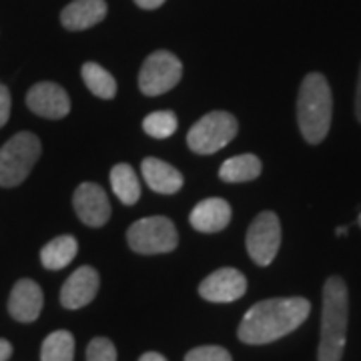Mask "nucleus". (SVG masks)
I'll list each match as a JSON object with an SVG mask.
<instances>
[{
    "label": "nucleus",
    "instance_id": "nucleus-1",
    "mask_svg": "<svg viewBox=\"0 0 361 361\" xmlns=\"http://www.w3.org/2000/svg\"><path fill=\"white\" fill-rule=\"evenodd\" d=\"M311 303L305 297H273L247 311L237 336L249 345H265L295 331L310 317Z\"/></svg>",
    "mask_w": 361,
    "mask_h": 361
},
{
    "label": "nucleus",
    "instance_id": "nucleus-2",
    "mask_svg": "<svg viewBox=\"0 0 361 361\" xmlns=\"http://www.w3.org/2000/svg\"><path fill=\"white\" fill-rule=\"evenodd\" d=\"M349 293L341 277H329L323 285L322 339L317 361H341L348 341Z\"/></svg>",
    "mask_w": 361,
    "mask_h": 361
},
{
    "label": "nucleus",
    "instance_id": "nucleus-3",
    "mask_svg": "<svg viewBox=\"0 0 361 361\" xmlns=\"http://www.w3.org/2000/svg\"><path fill=\"white\" fill-rule=\"evenodd\" d=\"M334 116V97L327 78L322 73H310L297 94V123L303 139L319 145L327 137Z\"/></svg>",
    "mask_w": 361,
    "mask_h": 361
},
{
    "label": "nucleus",
    "instance_id": "nucleus-4",
    "mask_svg": "<svg viewBox=\"0 0 361 361\" xmlns=\"http://www.w3.org/2000/svg\"><path fill=\"white\" fill-rule=\"evenodd\" d=\"M42 153L35 133H16L0 149V187H16L30 175Z\"/></svg>",
    "mask_w": 361,
    "mask_h": 361
},
{
    "label": "nucleus",
    "instance_id": "nucleus-5",
    "mask_svg": "<svg viewBox=\"0 0 361 361\" xmlns=\"http://www.w3.org/2000/svg\"><path fill=\"white\" fill-rule=\"evenodd\" d=\"M237 129V118L231 113L213 111L191 127L187 135V145L193 153L213 155L235 139Z\"/></svg>",
    "mask_w": 361,
    "mask_h": 361
},
{
    "label": "nucleus",
    "instance_id": "nucleus-6",
    "mask_svg": "<svg viewBox=\"0 0 361 361\" xmlns=\"http://www.w3.org/2000/svg\"><path fill=\"white\" fill-rule=\"evenodd\" d=\"M129 247L139 255H159L171 253L179 243V235L167 217H145L133 223L127 231Z\"/></svg>",
    "mask_w": 361,
    "mask_h": 361
},
{
    "label": "nucleus",
    "instance_id": "nucleus-7",
    "mask_svg": "<svg viewBox=\"0 0 361 361\" xmlns=\"http://www.w3.org/2000/svg\"><path fill=\"white\" fill-rule=\"evenodd\" d=\"M183 77L180 61L169 51H157L147 56L139 73V89L147 97H159L179 85Z\"/></svg>",
    "mask_w": 361,
    "mask_h": 361
},
{
    "label": "nucleus",
    "instance_id": "nucleus-8",
    "mask_svg": "<svg viewBox=\"0 0 361 361\" xmlns=\"http://www.w3.org/2000/svg\"><path fill=\"white\" fill-rule=\"evenodd\" d=\"M247 253L259 267L273 263L281 247V223L273 211H263L247 229Z\"/></svg>",
    "mask_w": 361,
    "mask_h": 361
},
{
    "label": "nucleus",
    "instance_id": "nucleus-9",
    "mask_svg": "<svg viewBox=\"0 0 361 361\" xmlns=\"http://www.w3.org/2000/svg\"><path fill=\"white\" fill-rule=\"evenodd\" d=\"M245 275L231 267L217 269L199 285V295L211 303H231L245 295Z\"/></svg>",
    "mask_w": 361,
    "mask_h": 361
},
{
    "label": "nucleus",
    "instance_id": "nucleus-10",
    "mask_svg": "<svg viewBox=\"0 0 361 361\" xmlns=\"http://www.w3.org/2000/svg\"><path fill=\"white\" fill-rule=\"evenodd\" d=\"M78 219L89 227H103L111 219V203L104 189L97 183H80L73 195Z\"/></svg>",
    "mask_w": 361,
    "mask_h": 361
},
{
    "label": "nucleus",
    "instance_id": "nucleus-11",
    "mask_svg": "<svg viewBox=\"0 0 361 361\" xmlns=\"http://www.w3.org/2000/svg\"><path fill=\"white\" fill-rule=\"evenodd\" d=\"M26 104L35 115L44 118H63L71 111V99L66 90L56 82H39L26 94Z\"/></svg>",
    "mask_w": 361,
    "mask_h": 361
},
{
    "label": "nucleus",
    "instance_id": "nucleus-12",
    "mask_svg": "<svg viewBox=\"0 0 361 361\" xmlns=\"http://www.w3.org/2000/svg\"><path fill=\"white\" fill-rule=\"evenodd\" d=\"M101 277L97 269H92L89 265L78 267L63 285L61 289V303L66 310H80L85 305H89L90 301L97 297L99 291Z\"/></svg>",
    "mask_w": 361,
    "mask_h": 361
},
{
    "label": "nucleus",
    "instance_id": "nucleus-13",
    "mask_svg": "<svg viewBox=\"0 0 361 361\" xmlns=\"http://www.w3.org/2000/svg\"><path fill=\"white\" fill-rule=\"evenodd\" d=\"M42 305H44V295L37 281L20 279L14 283L8 297V313L13 319L20 323H32L35 319H39Z\"/></svg>",
    "mask_w": 361,
    "mask_h": 361
},
{
    "label": "nucleus",
    "instance_id": "nucleus-14",
    "mask_svg": "<svg viewBox=\"0 0 361 361\" xmlns=\"http://www.w3.org/2000/svg\"><path fill=\"white\" fill-rule=\"evenodd\" d=\"M189 219H191L193 229H197V231H223L231 221V205L221 197H211V199H205L195 207Z\"/></svg>",
    "mask_w": 361,
    "mask_h": 361
},
{
    "label": "nucleus",
    "instance_id": "nucleus-15",
    "mask_svg": "<svg viewBox=\"0 0 361 361\" xmlns=\"http://www.w3.org/2000/svg\"><path fill=\"white\" fill-rule=\"evenodd\" d=\"M109 13L104 0H75L66 4L61 13V23L66 30H87L99 25Z\"/></svg>",
    "mask_w": 361,
    "mask_h": 361
},
{
    "label": "nucleus",
    "instance_id": "nucleus-16",
    "mask_svg": "<svg viewBox=\"0 0 361 361\" xmlns=\"http://www.w3.org/2000/svg\"><path fill=\"white\" fill-rule=\"evenodd\" d=\"M142 179L151 187V191L161 195H173L183 187V175L173 165L161 159L149 157L141 165Z\"/></svg>",
    "mask_w": 361,
    "mask_h": 361
},
{
    "label": "nucleus",
    "instance_id": "nucleus-17",
    "mask_svg": "<svg viewBox=\"0 0 361 361\" xmlns=\"http://www.w3.org/2000/svg\"><path fill=\"white\" fill-rule=\"evenodd\" d=\"M78 243L73 235H61L56 239H52L51 243L42 247L40 251V261L47 269L59 271L65 269L66 265L77 257Z\"/></svg>",
    "mask_w": 361,
    "mask_h": 361
},
{
    "label": "nucleus",
    "instance_id": "nucleus-18",
    "mask_svg": "<svg viewBox=\"0 0 361 361\" xmlns=\"http://www.w3.org/2000/svg\"><path fill=\"white\" fill-rule=\"evenodd\" d=\"M111 187L113 193L125 205H135L141 199V180L137 177L135 169L127 163H118L111 171Z\"/></svg>",
    "mask_w": 361,
    "mask_h": 361
},
{
    "label": "nucleus",
    "instance_id": "nucleus-19",
    "mask_svg": "<svg viewBox=\"0 0 361 361\" xmlns=\"http://www.w3.org/2000/svg\"><path fill=\"white\" fill-rule=\"evenodd\" d=\"M261 169H263V165H261L259 157L247 153V155L227 159L221 165L219 177L225 183H247V180L257 179L261 175Z\"/></svg>",
    "mask_w": 361,
    "mask_h": 361
},
{
    "label": "nucleus",
    "instance_id": "nucleus-20",
    "mask_svg": "<svg viewBox=\"0 0 361 361\" xmlns=\"http://www.w3.org/2000/svg\"><path fill=\"white\" fill-rule=\"evenodd\" d=\"M82 80H85L87 89L99 99L109 101L116 94L115 77L97 63H85L82 65Z\"/></svg>",
    "mask_w": 361,
    "mask_h": 361
},
{
    "label": "nucleus",
    "instance_id": "nucleus-21",
    "mask_svg": "<svg viewBox=\"0 0 361 361\" xmlns=\"http://www.w3.org/2000/svg\"><path fill=\"white\" fill-rule=\"evenodd\" d=\"M75 360V337L65 329L52 331L42 341L40 361H73Z\"/></svg>",
    "mask_w": 361,
    "mask_h": 361
},
{
    "label": "nucleus",
    "instance_id": "nucleus-22",
    "mask_svg": "<svg viewBox=\"0 0 361 361\" xmlns=\"http://www.w3.org/2000/svg\"><path fill=\"white\" fill-rule=\"evenodd\" d=\"M177 115L173 111H157L145 116L142 129L153 139H167L177 130Z\"/></svg>",
    "mask_w": 361,
    "mask_h": 361
},
{
    "label": "nucleus",
    "instance_id": "nucleus-23",
    "mask_svg": "<svg viewBox=\"0 0 361 361\" xmlns=\"http://www.w3.org/2000/svg\"><path fill=\"white\" fill-rule=\"evenodd\" d=\"M87 361H116L113 341L106 337H94L87 348Z\"/></svg>",
    "mask_w": 361,
    "mask_h": 361
},
{
    "label": "nucleus",
    "instance_id": "nucleus-24",
    "mask_svg": "<svg viewBox=\"0 0 361 361\" xmlns=\"http://www.w3.org/2000/svg\"><path fill=\"white\" fill-rule=\"evenodd\" d=\"M185 361H233L231 353L219 345H201V348L191 349Z\"/></svg>",
    "mask_w": 361,
    "mask_h": 361
},
{
    "label": "nucleus",
    "instance_id": "nucleus-25",
    "mask_svg": "<svg viewBox=\"0 0 361 361\" xmlns=\"http://www.w3.org/2000/svg\"><path fill=\"white\" fill-rule=\"evenodd\" d=\"M11 106H13V101H11V92L4 85H0V129L6 125L8 116H11Z\"/></svg>",
    "mask_w": 361,
    "mask_h": 361
},
{
    "label": "nucleus",
    "instance_id": "nucleus-26",
    "mask_svg": "<svg viewBox=\"0 0 361 361\" xmlns=\"http://www.w3.org/2000/svg\"><path fill=\"white\" fill-rule=\"evenodd\" d=\"M13 355V343L6 339H0V361H8Z\"/></svg>",
    "mask_w": 361,
    "mask_h": 361
},
{
    "label": "nucleus",
    "instance_id": "nucleus-27",
    "mask_svg": "<svg viewBox=\"0 0 361 361\" xmlns=\"http://www.w3.org/2000/svg\"><path fill=\"white\" fill-rule=\"evenodd\" d=\"M135 2H137V6H141L145 11H155V8L165 4V0H135Z\"/></svg>",
    "mask_w": 361,
    "mask_h": 361
},
{
    "label": "nucleus",
    "instance_id": "nucleus-28",
    "mask_svg": "<svg viewBox=\"0 0 361 361\" xmlns=\"http://www.w3.org/2000/svg\"><path fill=\"white\" fill-rule=\"evenodd\" d=\"M355 116L361 123V66H360V78H357V90H355Z\"/></svg>",
    "mask_w": 361,
    "mask_h": 361
},
{
    "label": "nucleus",
    "instance_id": "nucleus-29",
    "mask_svg": "<svg viewBox=\"0 0 361 361\" xmlns=\"http://www.w3.org/2000/svg\"><path fill=\"white\" fill-rule=\"evenodd\" d=\"M139 361H167V360H165L161 353H157V351H149V353H145Z\"/></svg>",
    "mask_w": 361,
    "mask_h": 361
},
{
    "label": "nucleus",
    "instance_id": "nucleus-30",
    "mask_svg": "<svg viewBox=\"0 0 361 361\" xmlns=\"http://www.w3.org/2000/svg\"><path fill=\"white\" fill-rule=\"evenodd\" d=\"M345 233H348V227H337V237H343V235H345Z\"/></svg>",
    "mask_w": 361,
    "mask_h": 361
},
{
    "label": "nucleus",
    "instance_id": "nucleus-31",
    "mask_svg": "<svg viewBox=\"0 0 361 361\" xmlns=\"http://www.w3.org/2000/svg\"><path fill=\"white\" fill-rule=\"evenodd\" d=\"M357 221H360V227H361V213H360V219H357Z\"/></svg>",
    "mask_w": 361,
    "mask_h": 361
}]
</instances>
